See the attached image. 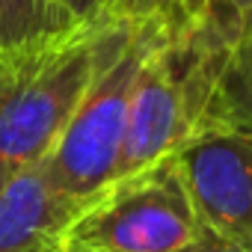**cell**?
Segmentation results:
<instances>
[{
    "instance_id": "9",
    "label": "cell",
    "mask_w": 252,
    "mask_h": 252,
    "mask_svg": "<svg viewBox=\"0 0 252 252\" xmlns=\"http://www.w3.org/2000/svg\"><path fill=\"white\" fill-rule=\"evenodd\" d=\"M113 15L152 27H190L196 24L190 0H116Z\"/></svg>"
},
{
    "instance_id": "4",
    "label": "cell",
    "mask_w": 252,
    "mask_h": 252,
    "mask_svg": "<svg viewBox=\"0 0 252 252\" xmlns=\"http://www.w3.org/2000/svg\"><path fill=\"white\" fill-rule=\"evenodd\" d=\"M155 30L158 27L152 24H137L131 42L101 65L60 143L45 158L51 184L83 205H92L116 181V166L128 131L134 77Z\"/></svg>"
},
{
    "instance_id": "2",
    "label": "cell",
    "mask_w": 252,
    "mask_h": 252,
    "mask_svg": "<svg viewBox=\"0 0 252 252\" xmlns=\"http://www.w3.org/2000/svg\"><path fill=\"white\" fill-rule=\"evenodd\" d=\"M220 63L222 48L199 24L158 27L152 33L134 77L116 181L175 158L205 128Z\"/></svg>"
},
{
    "instance_id": "14",
    "label": "cell",
    "mask_w": 252,
    "mask_h": 252,
    "mask_svg": "<svg viewBox=\"0 0 252 252\" xmlns=\"http://www.w3.org/2000/svg\"><path fill=\"white\" fill-rule=\"evenodd\" d=\"M57 252H89V249H80V246H71V243H65V246H60Z\"/></svg>"
},
{
    "instance_id": "1",
    "label": "cell",
    "mask_w": 252,
    "mask_h": 252,
    "mask_svg": "<svg viewBox=\"0 0 252 252\" xmlns=\"http://www.w3.org/2000/svg\"><path fill=\"white\" fill-rule=\"evenodd\" d=\"M134 30L128 18L101 15L39 48L0 54V190L45 163L101 65Z\"/></svg>"
},
{
    "instance_id": "3",
    "label": "cell",
    "mask_w": 252,
    "mask_h": 252,
    "mask_svg": "<svg viewBox=\"0 0 252 252\" xmlns=\"http://www.w3.org/2000/svg\"><path fill=\"white\" fill-rule=\"evenodd\" d=\"M202 231L178 158L110 184L68 228L89 252H181Z\"/></svg>"
},
{
    "instance_id": "5",
    "label": "cell",
    "mask_w": 252,
    "mask_h": 252,
    "mask_svg": "<svg viewBox=\"0 0 252 252\" xmlns=\"http://www.w3.org/2000/svg\"><path fill=\"white\" fill-rule=\"evenodd\" d=\"M175 158L202 228L252 252V131L205 128Z\"/></svg>"
},
{
    "instance_id": "11",
    "label": "cell",
    "mask_w": 252,
    "mask_h": 252,
    "mask_svg": "<svg viewBox=\"0 0 252 252\" xmlns=\"http://www.w3.org/2000/svg\"><path fill=\"white\" fill-rule=\"evenodd\" d=\"M181 252H249V249H240V246H234V243H228V240L217 237L214 231L202 228V231H199V237H196L190 246H184Z\"/></svg>"
},
{
    "instance_id": "12",
    "label": "cell",
    "mask_w": 252,
    "mask_h": 252,
    "mask_svg": "<svg viewBox=\"0 0 252 252\" xmlns=\"http://www.w3.org/2000/svg\"><path fill=\"white\" fill-rule=\"evenodd\" d=\"M68 9L74 15V21H92L107 15L104 12V0H68Z\"/></svg>"
},
{
    "instance_id": "8",
    "label": "cell",
    "mask_w": 252,
    "mask_h": 252,
    "mask_svg": "<svg viewBox=\"0 0 252 252\" xmlns=\"http://www.w3.org/2000/svg\"><path fill=\"white\" fill-rule=\"evenodd\" d=\"M77 24L68 0H0V54L39 48Z\"/></svg>"
},
{
    "instance_id": "6",
    "label": "cell",
    "mask_w": 252,
    "mask_h": 252,
    "mask_svg": "<svg viewBox=\"0 0 252 252\" xmlns=\"http://www.w3.org/2000/svg\"><path fill=\"white\" fill-rule=\"evenodd\" d=\"M86 208L51 184L45 163L15 175L0 190V252H57Z\"/></svg>"
},
{
    "instance_id": "13",
    "label": "cell",
    "mask_w": 252,
    "mask_h": 252,
    "mask_svg": "<svg viewBox=\"0 0 252 252\" xmlns=\"http://www.w3.org/2000/svg\"><path fill=\"white\" fill-rule=\"evenodd\" d=\"M205 3H208V0H190L193 15H196V24H199V18H202V12H205Z\"/></svg>"
},
{
    "instance_id": "15",
    "label": "cell",
    "mask_w": 252,
    "mask_h": 252,
    "mask_svg": "<svg viewBox=\"0 0 252 252\" xmlns=\"http://www.w3.org/2000/svg\"><path fill=\"white\" fill-rule=\"evenodd\" d=\"M113 6H116V0H104V12L113 15Z\"/></svg>"
},
{
    "instance_id": "10",
    "label": "cell",
    "mask_w": 252,
    "mask_h": 252,
    "mask_svg": "<svg viewBox=\"0 0 252 252\" xmlns=\"http://www.w3.org/2000/svg\"><path fill=\"white\" fill-rule=\"evenodd\" d=\"M252 18V0H208L199 18V30L225 51V45L237 36V30Z\"/></svg>"
},
{
    "instance_id": "7",
    "label": "cell",
    "mask_w": 252,
    "mask_h": 252,
    "mask_svg": "<svg viewBox=\"0 0 252 252\" xmlns=\"http://www.w3.org/2000/svg\"><path fill=\"white\" fill-rule=\"evenodd\" d=\"M205 128L252 131V18L237 30V36L222 51Z\"/></svg>"
}]
</instances>
